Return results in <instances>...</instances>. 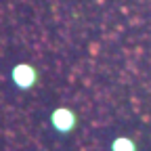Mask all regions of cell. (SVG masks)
I'll return each instance as SVG.
<instances>
[{
    "label": "cell",
    "mask_w": 151,
    "mask_h": 151,
    "mask_svg": "<svg viewBox=\"0 0 151 151\" xmlns=\"http://www.w3.org/2000/svg\"><path fill=\"white\" fill-rule=\"evenodd\" d=\"M109 151H139V145L132 137H116L109 145Z\"/></svg>",
    "instance_id": "cell-3"
},
{
    "label": "cell",
    "mask_w": 151,
    "mask_h": 151,
    "mask_svg": "<svg viewBox=\"0 0 151 151\" xmlns=\"http://www.w3.org/2000/svg\"><path fill=\"white\" fill-rule=\"evenodd\" d=\"M11 78H13V82H15L17 88L27 90V88L36 86V82H38V71H36V67L29 65V63H19V65L13 67Z\"/></svg>",
    "instance_id": "cell-2"
},
{
    "label": "cell",
    "mask_w": 151,
    "mask_h": 151,
    "mask_svg": "<svg viewBox=\"0 0 151 151\" xmlns=\"http://www.w3.org/2000/svg\"><path fill=\"white\" fill-rule=\"evenodd\" d=\"M50 124L57 132L69 134V132H73L76 126H78V113L73 109H69V107H57L50 113Z\"/></svg>",
    "instance_id": "cell-1"
}]
</instances>
